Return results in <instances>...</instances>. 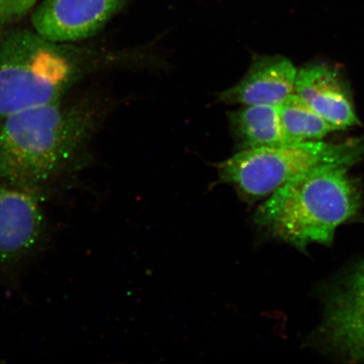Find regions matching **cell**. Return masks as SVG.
<instances>
[{
	"label": "cell",
	"instance_id": "6da1fadb",
	"mask_svg": "<svg viewBox=\"0 0 364 364\" xmlns=\"http://www.w3.org/2000/svg\"><path fill=\"white\" fill-rule=\"evenodd\" d=\"M93 102L66 97L0 122V180L39 194L87 145L99 122Z\"/></svg>",
	"mask_w": 364,
	"mask_h": 364
},
{
	"label": "cell",
	"instance_id": "9c48e42d",
	"mask_svg": "<svg viewBox=\"0 0 364 364\" xmlns=\"http://www.w3.org/2000/svg\"><path fill=\"white\" fill-rule=\"evenodd\" d=\"M298 70L288 58L256 55L237 84L218 95L227 105H267L279 107L294 94Z\"/></svg>",
	"mask_w": 364,
	"mask_h": 364
},
{
	"label": "cell",
	"instance_id": "277c9868",
	"mask_svg": "<svg viewBox=\"0 0 364 364\" xmlns=\"http://www.w3.org/2000/svg\"><path fill=\"white\" fill-rule=\"evenodd\" d=\"M363 159L364 136L341 144L309 141L239 150L217 164L218 182L231 186L252 205L309 171L329 165L351 168Z\"/></svg>",
	"mask_w": 364,
	"mask_h": 364
},
{
	"label": "cell",
	"instance_id": "7c38bea8",
	"mask_svg": "<svg viewBox=\"0 0 364 364\" xmlns=\"http://www.w3.org/2000/svg\"><path fill=\"white\" fill-rule=\"evenodd\" d=\"M39 0H0V33L16 24Z\"/></svg>",
	"mask_w": 364,
	"mask_h": 364
},
{
	"label": "cell",
	"instance_id": "4fadbf2b",
	"mask_svg": "<svg viewBox=\"0 0 364 364\" xmlns=\"http://www.w3.org/2000/svg\"><path fill=\"white\" fill-rule=\"evenodd\" d=\"M360 222L364 223V216L360 218Z\"/></svg>",
	"mask_w": 364,
	"mask_h": 364
},
{
	"label": "cell",
	"instance_id": "3957f363",
	"mask_svg": "<svg viewBox=\"0 0 364 364\" xmlns=\"http://www.w3.org/2000/svg\"><path fill=\"white\" fill-rule=\"evenodd\" d=\"M106 54L56 43L34 30L0 33V122L16 112L57 101L95 68Z\"/></svg>",
	"mask_w": 364,
	"mask_h": 364
},
{
	"label": "cell",
	"instance_id": "30bf717a",
	"mask_svg": "<svg viewBox=\"0 0 364 364\" xmlns=\"http://www.w3.org/2000/svg\"><path fill=\"white\" fill-rule=\"evenodd\" d=\"M228 118L237 151L293 144L282 124L279 107L242 106L228 112Z\"/></svg>",
	"mask_w": 364,
	"mask_h": 364
},
{
	"label": "cell",
	"instance_id": "8fae6325",
	"mask_svg": "<svg viewBox=\"0 0 364 364\" xmlns=\"http://www.w3.org/2000/svg\"><path fill=\"white\" fill-rule=\"evenodd\" d=\"M282 124L293 143L321 141L336 131L295 93L279 106Z\"/></svg>",
	"mask_w": 364,
	"mask_h": 364
},
{
	"label": "cell",
	"instance_id": "8992f818",
	"mask_svg": "<svg viewBox=\"0 0 364 364\" xmlns=\"http://www.w3.org/2000/svg\"><path fill=\"white\" fill-rule=\"evenodd\" d=\"M39 194L0 185V267L33 257L48 236V221Z\"/></svg>",
	"mask_w": 364,
	"mask_h": 364
},
{
	"label": "cell",
	"instance_id": "52a82bcc",
	"mask_svg": "<svg viewBox=\"0 0 364 364\" xmlns=\"http://www.w3.org/2000/svg\"><path fill=\"white\" fill-rule=\"evenodd\" d=\"M127 0H43L31 21L36 33L56 43H74L97 35Z\"/></svg>",
	"mask_w": 364,
	"mask_h": 364
},
{
	"label": "cell",
	"instance_id": "ba28073f",
	"mask_svg": "<svg viewBox=\"0 0 364 364\" xmlns=\"http://www.w3.org/2000/svg\"><path fill=\"white\" fill-rule=\"evenodd\" d=\"M294 93L336 131L361 125L351 90L335 67L321 63L302 67L296 77Z\"/></svg>",
	"mask_w": 364,
	"mask_h": 364
},
{
	"label": "cell",
	"instance_id": "7a4b0ae2",
	"mask_svg": "<svg viewBox=\"0 0 364 364\" xmlns=\"http://www.w3.org/2000/svg\"><path fill=\"white\" fill-rule=\"evenodd\" d=\"M349 169L329 165L295 177L258 207L255 224L302 252L313 244L330 247L338 228L358 216L363 207L360 182Z\"/></svg>",
	"mask_w": 364,
	"mask_h": 364
},
{
	"label": "cell",
	"instance_id": "5b68a950",
	"mask_svg": "<svg viewBox=\"0 0 364 364\" xmlns=\"http://www.w3.org/2000/svg\"><path fill=\"white\" fill-rule=\"evenodd\" d=\"M323 316L309 343L345 363H364V259L326 286Z\"/></svg>",
	"mask_w": 364,
	"mask_h": 364
}]
</instances>
